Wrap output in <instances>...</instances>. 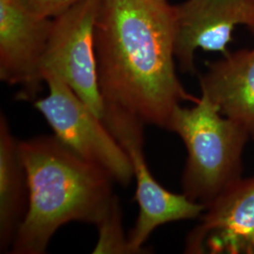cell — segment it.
Returning a JSON list of instances; mask_svg holds the SVG:
<instances>
[{"label": "cell", "mask_w": 254, "mask_h": 254, "mask_svg": "<svg viewBox=\"0 0 254 254\" xmlns=\"http://www.w3.org/2000/svg\"><path fill=\"white\" fill-rule=\"evenodd\" d=\"M176 30L168 0H101L94 47L104 104L166 129L176 107L199 102L176 73Z\"/></svg>", "instance_id": "1"}, {"label": "cell", "mask_w": 254, "mask_h": 254, "mask_svg": "<svg viewBox=\"0 0 254 254\" xmlns=\"http://www.w3.org/2000/svg\"><path fill=\"white\" fill-rule=\"evenodd\" d=\"M28 205L9 253L44 254L55 233L73 221L97 225L115 199L114 179L55 136L19 140Z\"/></svg>", "instance_id": "2"}, {"label": "cell", "mask_w": 254, "mask_h": 254, "mask_svg": "<svg viewBox=\"0 0 254 254\" xmlns=\"http://www.w3.org/2000/svg\"><path fill=\"white\" fill-rule=\"evenodd\" d=\"M166 129L180 136L188 151L182 189L189 199L206 207L242 178L250 136L205 96L191 108L176 107Z\"/></svg>", "instance_id": "3"}, {"label": "cell", "mask_w": 254, "mask_h": 254, "mask_svg": "<svg viewBox=\"0 0 254 254\" xmlns=\"http://www.w3.org/2000/svg\"><path fill=\"white\" fill-rule=\"evenodd\" d=\"M101 120L132 164L138 215L128 235V241L133 254H145L143 245L155 229L170 222L199 218L206 207L183 193L176 194L166 190L154 179L146 163L143 151L145 124L140 119L117 106L104 104Z\"/></svg>", "instance_id": "4"}, {"label": "cell", "mask_w": 254, "mask_h": 254, "mask_svg": "<svg viewBox=\"0 0 254 254\" xmlns=\"http://www.w3.org/2000/svg\"><path fill=\"white\" fill-rule=\"evenodd\" d=\"M46 97L34 102L55 136L83 159L105 170L121 186L134 178L129 156L102 120L59 75L43 74Z\"/></svg>", "instance_id": "5"}, {"label": "cell", "mask_w": 254, "mask_h": 254, "mask_svg": "<svg viewBox=\"0 0 254 254\" xmlns=\"http://www.w3.org/2000/svg\"><path fill=\"white\" fill-rule=\"evenodd\" d=\"M100 3L101 0H82L53 19L42 63V78L46 73L59 75L101 119L104 100L94 47Z\"/></svg>", "instance_id": "6"}, {"label": "cell", "mask_w": 254, "mask_h": 254, "mask_svg": "<svg viewBox=\"0 0 254 254\" xmlns=\"http://www.w3.org/2000/svg\"><path fill=\"white\" fill-rule=\"evenodd\" d=\"M175 9L174 55L183 73H196L198 49L228 54L236 26L254 35V0H187Z\"/></svg>", "instance_id": "7"}, {"label": "cell", "mask_w": 254, "mask_h": 254, "mask_svg": "<svg viewBox=\"0 0 254 254\" xmlns=\"http://www.w3.org/2000/svg\"><path fill=\"white\" fill-rule=\"evenodd\" d=\"M53 27L16 0H0V79L22 88L19 98L35 100L41 90L42 63Z\"/></svg>", "instance_id": "8"}, {"label": "cell", "mask_w": 254, "mask_h": 254, "mask_svg": "<svg viewBox=\"0 0 254 254\" xmlns=\"http://www.w3.org/2000/svg\"><path fill=\"white\" fill-rule=\"evenodd\" d=\"M185 254H254V176L241 178L206 206Z\"/></svg>", "instance_id": "9"}, {"label": "cell", "mask_w": 254, "mask_h": 254, "mask_svg": "<svg viewBox=\"0 0 254 254\" xmlns=\"http://www.w3.org/2000/svg\"><path fill=\"white\" fill-rule=\"evenodd\" d=\"M206 67L199 77L201 95L254 140V48L229 52Z\"/></svg>", "instance_id": "10"}, {"label": "cell", "mask_w": 254, "mask_h": 254, "mask_svg": "<svg viewBox=\"0 0 254 254\" xmlns=\"http://www.w3.org/2000/svg\"><path fill=\"white\" fill-rule=\"evenodd\" d=\"M19 140L10 130L8 119L0 115V252L10 251L27 214V174L21 161Z\"/></svg>", "instance_id": "11"}, {"label": "cell", "mask_w": 254, "mask_h": 254, "mask_svg": "<svg viewBox=\"0 0 254 254\" xmlns=\"http://www.w3.org/2000/svg\"><path fill=\"white\" fill-rule=\"evenodd\" d=\"M96 226L98 228L99 238L92 254H133L128 236L125 235L123 213L117 196Z\"/></svg>", "instance_id": "12"}, {"label": "cell", "mask_w": 254, "mask_h": 254, "mask_svg": "<svg viewBox=\"0 0 254 254\" xmlns=\"http://www.w3.org/2000/svg\"><path fill=\"white\" fill-rule=\"evenodd\" d=\"M30 12L44 18L54 19L62 15L82 0H16Z\"/></svg>", "instance_id": "13"}]
</instances>
